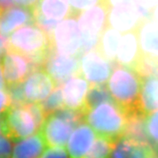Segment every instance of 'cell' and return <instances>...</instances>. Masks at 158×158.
<instances>
[{"instance_id": "e0dca14e", "label": "cell", "mask_w": 158, "mask_h": 158, "mask_svg": "<svg viewBox=\"0 0 158 158\" xmlns=\"http://www.w3.org/2000/svg\"><path fill=\"white\" fill-rule=\"evenodd\" d=\"M98 135L88 123H80L71 133L66 150L69 158H84Z\"/></svg>"}, {"instance_id": "8992f818", "label": "cell", "mask_w": 158, "mask_h": 158, "mask_svg": "<svg viewBox=\"0 0 158 158\" xmlns=\"http://www.w3.org/2000/svg\"><path fill=\"white\" fill-rule=\"evenodd\" d=\"M109 6L105 2L83 10L77 15L81 33V55L95 48L100 35L108 27Z\"/></svg>"}, {"instance_id": "6da1fadb", "label": "cell", "mask_w": 158, "mask_h": 158, "mask_svg": "<svg viewBox=\"0 0 158 158\" xmlns=\"http://www.w3.org/2000/svg\"><path fill=\"white\" fill-rule=\"evenodd\" d=\"M143 78L135 69L114 63L106 84L113 101L128 115L138 113Z\"/></svg>"}, {"instance_id": "603a6c76", "label": "cell", "mask_w": 158, "mask_h": 158, "mask_svg": "<svg viewBox=\"0 0 158 158\" xmlns=\"http://www.w3.org/2000/svg\"><path fill=\"white\" fill-rule=\"evenodd\" d=\"M107 87L105 85H90L88 91L85 106L83 109V114L85 111L92 109L104 102L112 101Z\"/></svg>"}, {"instance_id": "4316f807", "label": "cell", "mask_w": 158, "mask_h": 158, "mask_svg": "<svg viewBox=\"0 0 158 158\" xmlns=\"http://www.w3.org/2000/svg\"><path fill=\"white\" fill-rule=\"evenodd\" d=\"M102 2H105V0H69L71 8L77 16L81 11L91 8Z\"/></svg>"}, {"instance_id": "d6986e66", "label": "cell", "mask_w": 158, "mask_h": 158, "mask_svg": "<svg viewBox=\"0 0 158 158\" xmlns=\"http://www.w3.org/2000/svg\"><path fill=\"white\" fill-rule=\"evenodd\" d=\"M33 13L35 19H45L56 23L69 16H77L69 0H40Z\"/></svg>"}, {"instance_id": "d6a6232c", "label": "cell", "mask_w": 158, "mask_h": 158, "mask_svg": "<svg viewBox=\"0 0 158 158\" xmlns=\"http://www.w3.org/2000/svg\"><path fill=\"white\" fill-rule=\"evenodd\" d=\"M8 49V43H7V38L2 36L0 34V57L4 54Z\"/></svg>"}, {"instance_id": "836d02e7", "label": "cell", "mask_w": 158, "mask_h": 158, "mask_svg": "<svg viewBox=\"0 0 158 158\" xmlns=\"http://www.w3.org/2000/svg\"><path fill=\"white\" fill-rule=\"evenodd\" d=\"M105 2L109 6V8L111 6H116L122 3H127V2H135V0H105Z\"/></svg>"}, {"instance_id": "30bf717a", "label": "cell", "mask_w": 158, "mask_h": 158, "mask_svg": "<svg viewBox=\"0 0 158 158\" xmlns=\"http://www.w3.org/2000/svg\"><path fill=\"white\" fill-rule=\"evenodd\" d=\"M80 56L49 51L43 64V69L52 77L57 85H61L79 72Z\"/></svg>"}, {"instance_id": "52a82bcc", "label": "cell", "mask_w": 158, "mask_h": 158, "mask_svg": "<svg viewBox=\"0 0 158 158\" xmlns=\"http://www.w3.org/2000/svg\"><path fill=\"white\" fill-rule=\"evenodd\" d=\"M77 16H69L57 23L50 35L51 48L56 52L81 56V33Z\"/></svg>"}, {"instance_id": "44dd1931", "label": "cell", "mask_w": 158, "mask_h": 158, "mask_svg": "<svg viewBox=\"0 0 158 158\" xmlns=\"http://www.w3.org/2000/svg\"><path fill=\"white\" fill-rule=\"evenodd\" d=\"M47 148L40 132L15 142L11 158H39Z\"/></svg>"}, {"instance_id": "d4e9b609", "label": "cell", "mask_w": 158, "mask_h": 158, "mask_svg": "<svg viewBox=\"0 0 158 158\" xmlns=\"http://www.w3.org/2000/svg\"><path fill=\"white\" fill-rule=\"evenodd\" d=\"M40 105L44 110L46 116H48L49 114H53V113L64 108L65 106L64 104L60 85H57L54 90L52 91V94H50L45 100L40 102Z\"/></svg>"}, {"instance_id": "ffe728a7", "label": "cell", "mask_w": 158, "mask_h": 158, "mask_svg": "<svg viewBox=\"0 0 158 158\" xmlns=\"http://www.w3.org/2000/svg\"><path fill=\"white\" fill-rule=\"evenodd\" d=\"M158 110V76L150 75L143 77L137 111L148 116Z\"/></svg>"}, {"instance_id": "9c48e42d", "label": "cell", "mask_w": 158, "mask_h": 158, "mask_svg": "<svg viewBox=\"0 0 158 158\" xmlns=\"http://www.w3.org/2000/svg\"><path fill=\"white\" fill-rule=\"evenodd\" d=\"M151 19L135 2H127L109 8L108 26L121 33L137 31L143 21Z\"/></svg>"}, {"instance_id": "ba28073f", "label": "cell", "mask_w": 158, "mask_h": 158, "mask_svg": "<svg viewBox=\"0 0 158 158\" xmlns=\"http://www.w3.org/2000/svg\"><path fill=\"white\" fill-rule=\"evenodd\" d=\"M114 63L102 56L96 48L80 56L79 72L90 85H102L108 81Z\"/></svg>"}, {"instance_id": "f1b7e54d", "label": "cell", "mask_w": 158, "mask_h": 158, "mask_svg": "<svg viewBox=\"0 0 158 158\" xmlns=\"http://www.w3.org/2000/svg\"><path fill=\"white\" fill-rule=\"evenodd\" d=\"M39 158H69L64 147H47Z\"/></svg>"}, {"instance_id": "ac0fdd59", "label": "cell", "mask_w": 158, "mask_h": 158, "mask_svg": "<svg viewBox=\"0 0 158 158\" xmlns=\"http://www.w3.org/2000/svg\"><path fill=\"white\" fill-rule=\"evenodd\" d=\"M156 152L148 144L128 136L117 139L110 158H153Z\"/></svg>"}, {"instance_id": "7402d4cb", "label": "cell", "mask_w": 158, "mask_h": 158, "mask_svg": "<svg viewBox=\"0 0 158 158\" xmlns=\"http://www.w3.org/2000/svg\"><path fill=\"white\" fill-rule=\"evenodd\" d=\"M122 34L120 31L107 27L100 35L95 48L112 63L115 62L117 51Z\"/></svg>"}, {"instance_id": "f546056e", "label": "cell", "mask_w": 158, "mask_h": 158, "mask_svg": "<svg viewBox=\"0 0 158 158\" xmlns=\"http://www.w3.org/2000/svg\"><path fill=\"white\" fill-rule=\"evenodd\" d=\"M135 3L149 17L152 18L154 10L157 7L158 0H135Z\"/></svg>"}, {"instance_id": "5bb4252c", "label": "cell", "mask_w": 158, "mask_h": 158, "mask_svg": "<svg viewBox=\"0 0 158 158\" xmlns=\"http://www.w3.org/2000/svg\"><path fill=\"white\" fill-rule=\"evenodd\" d=\"M138 40L142 60L158 64V21L146 19L138 27Z\"/></svg>"}, {"instance_id": "9a60e30c", "label": "cell", "mask_w": 158, "mask_h": 158, "mask_svg": "<svg viewBox=\"0 0 158 158\" xmlns=\"http://www.w3.org/2000/svg\"><path fill=\"white\" fill-rule=\"evenodd\" d=\"M142 59L136 31L122 34L114 63L131 68L137 72Z\"/></svg>"}, {"instance_id": "484cf974", "label": "cell", "mask_w": 158, "mask_h": 158, "mask_svg": "<svg viewBox=\"0 0 158 158\" xmlns=\"http://www.w3.org/2000/svg\"><path fill=\"white\" fill-rule=\"evenodd\" d=\"M144 132L150 146L158 152V110L144 118Z\"/></svg>"}, {"instance_id": "7c38bea8", "label": "cell", "mask_w": 158, "mask_h": 158, "mask_svg": "<svg viewBox=\"0 0 158 158\" xmlns=\"http://www.w3.org/2000/svg\"><path fill=\"white\" fill-rule=\"evenodd\" d=\"M1 64L6 86L22 83L35 69L31 59L10 49L1 56Z\"/></svg>"}, {"instance_id": "1f68e13d", "label": "cell", "mask_w": 158, "mask_h": 158, "mask_svg": "<svg viewBox=\"0 0 158 158\" xmlns=\"http://www.w3.org/2000/svg\"><path fill=\"white\" fill-rule=\"evenodd\" d=\"M14 1L15 3L19 6L34 10L37 7L40 0H14Z\"/></svg>"}, {"instance_id": "e575fe53", "label": "cell", "mask_w": 158, "mask_h": 158, "mask_svg": "<svg viewBox=\"0 0 158 158\" xmlns=\"http://www.w3.org/2000/svg\"><path fill=\"white\" fill-rule=\"evenodd\" d=\"M15 1L14 0H0V11L8 9L14 6Z\"/></svg>"}, {"instance_id": "cb8c5ba5", "label": "cell", "mask_w": 158, "mask_h": 158, "mask_svg": "<svg viewBox=\"0 0 158 158\" xmlns=\"http://www.w3.org/2000/svg\"><path fill=\"white\" fill-rule=\"evenodd\" d=\"M115 140L98 135L84 158H110Z\"/></svg>"}, {"instance_id": "2e32d148", "label": "cell", "mask_w": 158, "mask_h": 158, "mask_svg": "<svg viewBox=\"0 0 158 158\" xmlns=\"http://www.w3.org/2000/svg\"><path fill=\"white\" fill-rule=\"evenodd\" d=\"M35 23L33 10L23 6H11L0 12V34L8 38L17 29Z\"/></svg>"}, {"instance_id": "5b68a950", "label": "cell", "mask_w": 158, "mask_h": 158, "mask_svg": "<svg viewBox=\"0 0 158 158\" xmlns=\"http://www.w3.org/2000/svg\"><path fill=\"white\" fill-rule=\"evenodd\" d=\"M82 120V111L64 107L47 116L40 132L47 147H65L71 133Z\"/></svg>"}, {"instance_id": "8fae6325", "label": "cell", "mask_w": 158, "mask_h": 158, "mask_svg": "<svg viewBox=\"0 0 158 158\" xmlns=\"http://www.w3.org/2000/svg\"><path fill=\"white\" fill-rule=\"evenodd\" d=\"M57 84L43 68L34 69L22 82L27 103H40L52 94Z\"/></svg>"}, {"instance_id": "3957f363", "label": "cell", "mask_w": 158, "mask_h": 158, "mask_svg": "<svg viewBox=\"0 0 158 158\" xmlns=\"http://www.w3.org/2000/svg\"><path fill=\"white\" fill-rule=\"evenodd\" d=\"M46 118L40 103L10 106L3 114L4 134L13 142L19 141L39 132Z\"/></svg>"}, {"instance_id": "277c9868", "label": "cell", "mask_w": 158, "mask_h": 158, "mask_svg": "<svg viewBox=\"0 0 158 158\" xmlns=\"http://www.w3.org/2000/svg\"><path fill=\"white\" fill-rule=\"evenodd\" d=\"M8 49L31 59L35 69L43 67L46 56L51 50L50 37L35 23L25 25L7 38Z\"/></svg>"}, {"instance_id": "8d00e7d4", "label": "cell", "mask_w": 158, "mask_h": 158, "mask_svg": "<svg viewBox=\"0 0 158 158\" xmlns=\"http://www.w3.org/2000/svg\"><path fill=\"white\" fill-rule=\"evenodd\" d=\"M0 133H4V120H3V115H0Z\"/></svg>"}, {"instance_id": "7a4b0ae2", "label": "cell", "mask_w": 158, "mask_h": 158, "mask_svg": "<svg viewBox=\"0 0 158 158\" xmlns=\"http://www.w3.org/2000/svg\"><path fill=\"white\" fill-rule=\"evenodd\" d=\"M84 120L98 135L116 141L127 132L129 115L112 100L85 111Z\"/></svg>"}, {"instance_id": "d590c367", "label": "cell", "mask_w": 158, "mask_h": 158, "mask_svg": "<svg viewBox=\"0 0 158 158\" xmlns=\"http://www.w3.org/2000/svg\"><path fill=\"white\" fill-rule=\"evenodd\" d=\"M1 58V57H0ZM0 89H6V85L5 82L3 73H2V64H1V59H0Z\"/></svg>"}, {"instance_id": "4dcf8cb0", "label": "cell", "mask_w": 158, "mask_h": 158, "mask_svg": "<svg viewBox=\"0 0 158 158\" xmlns=\"http://www.w3.org/2000/svg\"><path fill=\"white\" fill-rule=\"evenodd\" d=\"M11 106L10 96L6 89H0V115L4 114Z\"/></svg>"}, {"instance_id": "74e56055", "label": "cell", "mask_w": 158, "mask_h": 158, "mask_svg": "<svg viewBox=\"0 0 158 158\" xmlns=\"http://www.w3.org/2000/svg\"><path fill=\"white\" fill-rule=\"evenodd\" d=\"M0 12H1V11H0Z\"/></svg>"}, {"instance_id": "83f0119b", "label": "cell", "mask_w": 158, "mask_h": 158, "mask_svg": "<svg viewBox=\"0 0 158 158\" xmlns=\"http://www.w3.org/2000/svg\"><path fill=\"white\" fill-rule=\"evenodd\" d=\"M12 142L7 135L0 133V158H11L14 147Z\"/></svg>"}, {"instance_id": "4fadbf2b", "label": "cell", "mask_w": 158, "mask_h": 158, "mask_svg": "<svg viewBox=\"0 0 158 158\" xmlns=\"http://www.w3.org/2000/svg\"><path fill=\"white\" fill-rule=\"evenodd\" d=\"M60 85L64 106L83 112L86 96L90 86L87 80L77 73Z\"/></svg>"}]
</instances>
